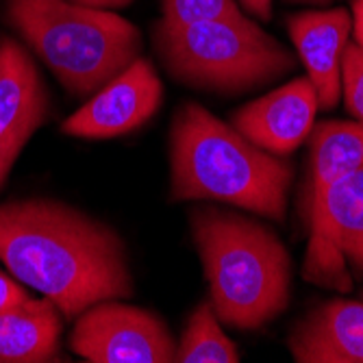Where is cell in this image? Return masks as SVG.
<instances>
[{"label": "cell", "instance_id": "cell-6", "mask_svg": "<svg viewBox=\"0 0 363 363\" xmlns=\"http://www.w3.org/2000/svg\"><path fill=\"white\" fill-rule=\"evenodd\" d=\"M363 166V124L326 120L313 124L309 133V179L303 207L309 224V246L303 263V277L320 287L348 291L350 270L333 255L328 240L326 194L344 174Z\"/></svg>", "mask_w": 363, "mask_h": 363}, {"label": "cell", "instance_id": "cell-21", "mask_svg": "<svg viewBox=\"0 0 363 363\" xmlns=\"http://www.w3.org/2000/svg\"><path fill=\"white\" fill-rule=\"evenodd\" d=\"M70 3L85 5V7H94V9H120V7L130 5L133 0H70Z\"/></svg>", "mask_w": 363, "mask_h": 363}, {"label": "cell", "instance_id": "cell-1", "mask_svg": "<svg viewBox=\"0 0 363 363\" xmlns=\"http://www.w3.org/2000/svg\"><path fill=\"white\" fill-rule=\"evenodd\" d=\"M0 261L70 320L101 301L133 296L118 230L61 201L0 205Z\"/></svg>", "mask_w": 363, "mask_h": 363}, {"label": "cell", "instance_id": "cell-4", "mask_svg": "<svg viewBox=\"0 0 363 363\" xmlns=\"http://www.w3.org/2000/svg\"><path fill=\"white\" fill-rule=\"evenodd\" d=\"M9 24L72 96L96 94L142 52L126 18L70 0H5Z\"/></svg>", "mask_w": 363, "mask_h": 363}, {"label": "cell", "instance_id": "cell-12", "mask_svg": "<svg viewBox=\"0 0 363 363\" xmlns=\"http://www.w3.org/2000/svg\"><path fill=\"white\" fill-rule=\"evenodd\" d=\"M298 363H363V303L328 301L309 311L289 335Z\"/></svg>", "mask_w": 363, "mask_h": 363}, {"label": "cell", "instance_id": "cell-10", "mask_svg": "<svg viewBox=\"0 0 363 363\" xmlns=\"http://www.w3.org/2000/svg\"><path fill=\"white\" fill-rule=\"evenodd\" d=\"M318 107L313 83L301 77L238 109L233 126L261 150L283 157L309 138Z\"/></svg>", "mask_w": 363, "mask_h": 363}, {"label": "cell", "instance_id": "cell-16", "mask_svg": "<svg viewBox=\"0 0 363 363\" xmlns=\"http://www.w3.org/2000/svg\"><path fill=\"white\" fill-rule=\"evenodd\" d=\"M161 22L168 26L246 18L235 0H161Z\"/></svg>", "mask_w": 363, "mask_h": 363}, {"label": "cell", "instance_id": "cell-3", "mask_svg": "<svg viewBox=\"0 0 363 363\" xmlns=\"http://www.w3.org/2000/svg\"><path fill=\"white\" fill-rule=\"evenodd\" d=\"M189 218L218 320L257 331L279 318L289 305L291 261L274 230L216 207H201Z\"/></svg>", "mask_w": 363, "mask_h": 363}, {"label": "cell", "instance_id": "cell-17", "mask_svg": "<svg viewBox=\"0 0 363 363\" xmlns=\"http://www.w3.org/2000/svg\"><path fill=\"white\" fill-rule=\"evenodd\" d=\"M342 91L346 109L363 124V48L357 42H348L342 59Z\"/></svg>", "mask_w": 363, "mask_h": 363}, {"label": "cell", "instance_id": "cell-11", "mask_svg": "<svg viewBox=\"0 0 363 363\" xmlns=\"http://www.w3.org/2000/svg\"><path fill=\"white\" fill-rule=\"evenodd\" d=\"M287 30L307 68V79L315 87L318 105L333 109L342 96V59L352 30L348 9L337 7L289 16Z\"/></svg>", "mask_w": 363, "mask_h": 363}, {"label": "cell", "instance_id": "cell-18", "mask_svg": "<svg viewBox=\"0 0 363 363\" xmlns=\"http://www.w3.org/2000/svg\"><path fill=\"white\" fill-rule=\"evenodd\" d=\"M28 298H30L28 291L22 289V285L16 281V277H9L0 270V311L9 309L13 305H20Z\"/></svg>", "mask_w": 363, "mask_h": 363}, {"label": "cell", "instance_id": "cell-22", "mask_svg": "<svg viewBox=\"0 0 363 363\" xmlns=\"http://www.w3.org/2000/svg\"><path fill=\"white\" fill-rule=\"evenodd\" d=\"M9 170H11V163H7L3 157H0V187H3V183H5V179H7V174H9Z\"/></svg>", "mask_w": 363, "mask_h": 363}, {"label": "cell", "instance_id": "cell-19", "mask_svg": "<svg viewBox=\"0 0 363 363\" xmlns=\"http://www.w3.org/2000/svg\"><path fill=\"white\" fill-rule=\"evenodd\" d=\"M240 3L248 13H252L263 22H268L272 18V0H240Z\"/></svg>", "mask_w": 363, "mask_h": 363}, {"label": "cell", "instance_id": "cell-13", "mask_svg": "<svg viewBox=\"0 0 363 363\" xmlns=\"http://www.w3.org/2000/svg\"><path fill=\"white\" fill-rule=\"evenodd\" d=\"M63 313L50 298H28L0 311V363L59 361Z\"/></svg>", "mask_w": 363, "mask_h": 363}, {"label": "cell", "instance_id": "cell-15", "mask_svg": "<svg viewBox=\"0 0 363 363\" xmlns=\"http://www.w3.org/2000/svg\"><path fill=\"white\" fill-rule=\"evenodd\" d=\"M177 363H238L240 352L222 331L211 303L198 305L189 315L174 354Z\"/></svg>", "mask_w": 363, "mask_h": 363}, {"label": "cell", "instance_id": "cell-9", "mask_svg": "<svg viewBox=\"0 0 363 363\" xmlns=\"http://www.w3.org/2000/svg\"><path fill=\"white\" fill-rule=\"evenodd\" d=\"M50 118V94L30 52L0 38V157L11 163Z\"/></svg>", "mask_w": 363, "mask_h": 363}, {"label": "cell", "instance_id": "cell-20", "mask_svg": "<svg viewBox=\"0 0 363 363\" xmlns=\"http://www.w3.org/2000/svg\"><path fill=\"white\" fill-rule=\"evenodd\" d=\"M352 30L354 42L363 48V0H354L352 3Z\"/></svg>", "mask_w": 363, "mask_h": 363}, {"label": "cell", "instance_id": "cell-7", "mask_svg": "<svg viewBox=\"0 0 363 363\" xmlns=\"http://www.w3.org/2000/svg\"><path fill=\"white\" fill-rule=\"evenodd\" d=\"M70 348L91 363H170L177 354L166 322L122 298L87 307L77 318Z\"/></svg>", "mask_w": 363, "mask_h": 363}, {"label": "cell", "instance_id": "cell-8", "mask_svg": "<svg viewBox=\"0 0 363 363\" xmlns=\"http://www.w3.org/2000/svg\"><path fill=\"white\" fill-rule=\"evenodd\" d=\"M163 85L148 59L138 57L61 124L65 135L111 140L144 126L161 107Z\"/></svg>", "mask_w": 363, "mask_h": 363}, {"label": "cell", "instance_id": "cell-14", "mask_svg": "<svg viewBox=\"0 0 363 363\" xmlns=\"http://www.w3.org/2000/svg\"><path fill=\"white\" fill-rule=\"evenodd\" d=\"M333 255L363 279V166L337 179L326 194Z\"/></svg>", "mask_w": 363, "mask_h": 363}, {"label": "cell", "instance_id": "cell-5", "mask_svg": "<svg viewBox=\"0 0 363 363\" xmlns=\"http://www.w3.org/2000/svg\"><path fill=\"white\" fill-rule=\"evenodd\" d=\"M152 44L183 85L242 94L291 72L296 57L252 20H211L187 26L152 24Z\"/></svg>", "mask_w": 363, "mask_h": 363}, {"label": "cell", "instance_id": "cell-2", "mask_svg": "<svg viewBox=\"0 0 363 363\" xmlns=\"http://www.w3.org/2000/svg\"><path fill=\"white\" fill-rule=\"evenodd\" d=\"M170 161L172 201H218L285 220L291 166L248 142L205 107L185 103L177 111Z\"/></svg>", "mask_w": 363, "mask_h": 363}, {"label": "cell", "instance_id": "cell-23", "mask_svg": "<svg viewBox=\"0 0 363 363\" xmlns=\"http://www.w3.org/2000/svg\"><path fill=\"white\" fill-rule=\"evenodd\" d=\"M289 3H309V5H328L331 0H289Z\"/></svg>", "mask_w": 363, "mask_h": 363}]
</instances>
